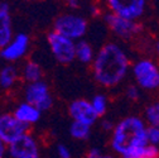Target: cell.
I'll list each match as a JSON object with an SVG mask.
<instances>
[{
    "mask_svg": "<svg viewBox=\"0 0 159 158\" xmlns=\"http://www.w3.org/2000/svg\"><path fill=\"white\" fill-rule=\"evenodd\" d=\"M155 53H157V56H158V58H159V39L155 42Z\"/></svg>",
    "mask_w": 159,
    "mask_h": 158,
    "instance_id": "83f0119b",
    "label": "cell"
},
{
    "mask_svg": "<svg viewBox=\"0 0 159 158\" xmlns=\"http://www.w3.org/2000/svg\"><path fill=\"white\" fill-rule=\"evenodd\" d=\"M101 127H102V129L106 130V132H111V130H114V128H115V125H114L112 122H110V120H104V122L101 123Z\"/></svg>",
    "mask_w": 159,
    "mask_h": 158,
    "instance_id": "d4e9b609",
    "label": "cell"
},
{
    "mask_svg": "<svg viewBox=\"0 0 159 158\" xmlns=\"http://www.w3.org/2000/svg\"><path fill=\"white\" fill-rule=\"evenodd\" d=\"M130 68L129 56L116 43H106L95 56L92 71L95 80L104 87L117 86L126 77Z\"/></svg>",
    "mask_w": 159,
    "mask_h": 158,
    "instance_id": "6da1fadb",
    "label": "cell"
},
{
    "mask_svg": "<svg viewBox=\"0 0 159 158\" xmlns=\"http://www.w3.org/2000/svg\"><path fill=\"white\" fill-rule=\"evenodd\" d=\"M95 51L92 46L86 41H78L76 43V60L82 63H91L95 60Z\"/></svg>",
    "mask_w": 159,
    "mask_h": 158,
    "instance_id": "9a60e30c",
    "label": "cell"
},
{
    "mask_svg": "<svg viewBox=\"0 0 159 158\" xmlns=\"http://www.w3.org/2000/svg\"><path fill=\"white\" fill-rule=\"evenodd\" d=\"M48 44L52 54L59 63H71L76 60V43L72 39L59 34L57 32H51L47 37Z\"/></svg>",
    "mask_w": 159,
    "mask_h": 158,
    "instance_id": "5b68a950",
    "label": "cell"
},
{
    "mask_svg": "<svg viewBox=\"0 0 159 158\" xmlns=\"http://www.w3.org/2000/svg\"><path fill=\"white\" fill-rule=\"evenodd\" d=\"M25 101L34 105L41 111H46L52 108L53 99L46 82L37 81L29 84L25 89Z\"/></svg>",
    "mask_w": 159,
    "mask_h": 158,
    "instance_id": "ba28073f",
    "label": "cell"
},
{
    "mask_svg": "<svg viewBox=\"0 0 159 158\" xmlns=\"http://www.w3.org/2000/svg\"><path fill=\"white\" fill-rule=\"evenodd\" d=\"M63 2L71 8H77L80 4V0H63Z\"/></svg>",
    "mask_w": 159,
    "mask_h": 158,
    "instance_id": "4316f807",
    "label": "cell"
},
{
    "mask_svg": "<svg viewBox=\"0 0 159 158\" xmlns=\"http://www.w3.org/2000/svg\"><path fill=\"white\" fill-rule=\"evenodd\" d=\"M28 47H29L28 35L24 33H19L13 38V41L7 47H4L0 51V56L5 61H9V62L18 61L27 53Z\"/></svg>",
    "mask_w": 159,
    "mask_h": 158,
    "instance_id": "7c38bea8",
    "label": "cell"
},
{
    "mask_svg": "<svg viewBox=\"0 0 159 158\" xmlns=\"http://www.w3.org/2000/svg\"><path fill=\"white\" fill-rule=\"evenodd\" d=\"M57 154H58L59 158H71L72 157L71 151L65 144H58L57 146Z\"/></svg>",
    "mask_w": 159,
    "mask_h": 158,
    "instance_id": "603a6c76",
    "label": "cell"
},
{
    "mask_svg": "<svg viewBox=\"0 0 159 158\" xmlns=\"http://www.w3.org/2000/svg\"><path fill=\"white\" fill-rule=\"evenodd\" d=\"M41 113L42 111L38 108H35L34 105L25 101V103H22L20 105H18V108L14 111V115L24 124L30 125V124L37 123L41 119Z\"/></svg>",
    "mask_w": 159,
    "mask_h": 158,
    "instance_id": "5bb4252c",
    "label": "cell"
},
{
    "mask_svg": "<svg viewBox=\"0 0 159 158\" xmlns=\"http://www.w3.org/2000/svg\"><path fill=\"white\" fill-rule=\"evenodd\" d=\"M147 138H148V143H149V144L158 147V146H159V128L148 125V129H147Z\"/></svg>",
    "mask_w": 159,
    "mask_h": 158,
    "instance_id": "44dd1931",
    "label": "cell"
},
{
    "mask_svg": "<svg viewBox=\"0 0 159 158\" xmlns=\"http://www.w3.org/2000/svg\"><path fill=\"white\" fill-rule=\"evenodd\" d=\"M110 13L119 16L138 21L144 15L148 0H106Z\"/></svg>",
    "mask_w": 159,
    "mask_h": 158,
    "instance_id": "52a82bcc",
    "label": "cell"
},
{
    "mask_svg": "<svg viewBox=\"0 0 159 158\" xmlns=\"http://www.w3.org/2000/svg\"><path fill=\"white\" fill-rule=\"evenodd\" d=\"M68 114L73 122H80L87 125H93L97 120V114L95 113L91 101L85 99H77L68 105Z\"/></svg>",
    "mask_w": 159,
    "mask_h": 158,
    "instance_id": "8fae6325",
    "label": "cell"
},
{
    "mask_svg": "<svg viewBox=\"0 0 159 158\" xmlns=\"http://www.w3.org/2000/svg\"><path fill=\"white\" fill-rule=\"evenodd\" d=\"M91 105H92L95 113L97 114V116H102V115H105L109 104H107V99L105 95L97 94L91 99Z\"/></svg>",
    "mask_w": 159,
    "mask_h": 158,
    "instance_id": "ffe728a7",
    "label": "cell"
},
{
    "mask_svg": "<svg viewBox=\"0 0 159 158\" xmlns=\"http://www.w3.org/2000/svg\"><path fill=\"white\" fill-rule=\"evenodd\" d=\"M7 143L0 138V158H4L5 157V153H7V151H8V148H7Z\"/></svg>",
    "mask_w": 159,
    "mask_h": 158,
    "instance_id": "484cf974",
    "label": "cell"
},
{
    "mask_svg": "<svg viewBox=\"0 0 159 158\" xmlns=\"http://www.w3.org/2000/svg\"><path fill=\"white\" fill-rule=\"evenodd\" d=\"M24 78L29 82V84H33V82H37V81H41V77H42V68L37 62H28L24 67Z\"/></svg>",
    "mask_w": 159,
    "mask_h": 158,
    "instance_id": "ac0fdd59",
    "label": "cell"
},
{
    "mask_svg": "<svg viewBox=\"0 0 159 158\" xmlns=\"http://www.w3.org/2000/svg\"><path fill=\"white\" fill-rule=\"evenodd\" d=\"M54 32L72 39V41H81V38L87 32V22L81 15L63 14L56 19Z\"/></svg>",
    "mask_w": 159,
    "mask_h": 158,
    "instance_id": "277c9868",
    "label": "cell"
},
{
    "mask_svg": "<svg viewBox=\"0 0 159 158\" xmlns=\"http://www.w3.org/2000/svg\"><path fill=\"white\" fill-rule=\"evenodd\" d=\"M8 153L11 158H39V147L34 137L25 133L8 146Z\"/></svg>",
    "mask_w": 159,
    "mask_h": 158,
    "instance_id": "30bf717a",
    "label": "cell"
},
{
    "mask_svg": "<svg viewBox=\"0 0 159 158\" xmlns=\"http://www.w3.org/2000/svg\"><path fill=\"white\" fill-rule=\"evenodd\" d=\"M145 116V123L150 127L159 128V100L150 103L144 113Z\"/></svg>",
    "mask_w": 159,
    "mask_h": 158,
    "instance_id": "d6986e66",
    "label": "cell"
},
{
    "mask_svg": "<svg viewBox=\"0 0 159 158\" xmlns=\"http://www.w3.org/2000/svg\"><path fill=\"white\" fill-rule=\"evenodd\" d=\"M105 23L116 37L125 39V41L133 39L143 30L140 23H138V21H131V19L119 16L112 13L105 15Z\"/></svg>",
    "mask_w": 159,
    "mask_h": 158,
    "instance_id": "8992f818",
    "label": "cell"
},
{
    "mask_svg": "<svg viewBox=\"0 0 159 158\" xmlns=\"http://www.w3.org/2000/svg\"><path fill=\"white\" fill-rule=\"evenodd\" d=\"M18 78V72L14 66H5L0 70V87L10 89L14 86Z\"/></svg>",
    "mask_w": 159,
    "mask_h": 158,
    "instance_id": "2e32d148",
    "label": "cell"
},
{
    "mask_svg": "<svg viewBox=\"0 0 159 158\" xmlns=\"http://www.w3.org/2000/svg\"><path fill=\"white\" fill-rule=\"evenodd\" d=\"M133 76L142 90L154 91L159 89V66L150 58H142L134 63Z\"/></svg>",
    "mask_w": 159,
    "mask_h": 158,
    "instance_id": "3957f363",
    "label": "cell"
},
{
    "mask_svg": "<svg viewBox=\"0 0 159 158\" xmlns=\"http://www.w3.org/2000/svg\"><path fill=\"white\" fill-rule=\"evenodd\" d=\"M13 41V27L9 5L0 3V51Z\"/></svg>",
    "mask_w": 159,
    "mask_h": 158,
    "instance_id": "4fadbf2b",
    "label": "cell"
},
{
    "mask_svg": "<svg viewBox=\"0 0 159 158\" xmlns=\"http://www.w3.org/2000/svg\"><path fill=\"white\" fill-rule=\"evenodd\" d=\"M147 123L139 116H126L112 130L111 147L121 157L133 154L148 146Z\"/></svg>",
    "mask_w": 159,
    "mask_h": 158,
    "instance_id": "7a4b0ae2",
    "label": "cell"
},
{
    "mask_svg": "<svg viewBox=\"0 0 159 158\" xmlns=\"http://www.w3.org/2000/svg\"><path fill=\"white\" fill-rule=\"evenodd\" d=\"M91 127L80 122H72L70 125V134L77 141H85L90 137Z\"/></svg>",
    "mask_w": 159,
    "mask_h": 158,
    "instance_id": "e0dca14e",
    "label": "cell"
},
{
    "mask_svg": "<svg viewBox=\"0 0 159 158\" xmlns=\"http://www.w3.org/2000/svg\"><path fill=\"white\" fill-rule=\"evenodd\" d=\"M28 127L29 125L20 122L14 114L0 115V138L8 146L24 135L28 130Z\"/></svg>",
    "mask_w": 159,
    "mask_h": 158,
    "instance_id": "9c48e42d",
    "label": "cell"
},
{
    "mask_svg": "<svg viewBox=\"0 0 159 158\" xmlns=\"http://www.w3.org/2000/svg\"><path fill=\"white\" fill-rule=\"evenodd\" d=\"M100 158H115V157H112V156H110V154H102Z\"/></svg>",
    "mask_w": 159,
    "mask_h": 158,
    "instance_id": "f1b7e54d",
    "label": "cell"
},
{
    "mask_svg": "<svg viewBox=\"0 0 159 158\" xmlns=\"http://www.w3.org/2000/svg\"><path fill=\"white\" fill-rule=\"evenodd\" d=\"M102 156V152L98 149V148H96V147H93V148H91L89 152H87V154H86V158H100Z\"/></svg>",
    "mask_w": 159,
    "mask_h": 158,
    "instance_id": "cb8c5ba5",
    "label": "cell"
},
{
    "mask_svg": "<svg viewBox=\"0 0 159 158\" xmlns=\"http://www.w3.org/2000/svg\"><path fill=\"white\" fill-rule=\"evenodd\" d=\"M140 90L142 89L139 87L138 85H130V86L126 87L125 95H126V97L129 99V100L135 101V100H138V99L140 97Z\"/></svg>",
    "mask_w": 159,
    "mask_h": 158,
    "instance_id": "7402d4cb",
    "label": "cell"
}]
</instances>
